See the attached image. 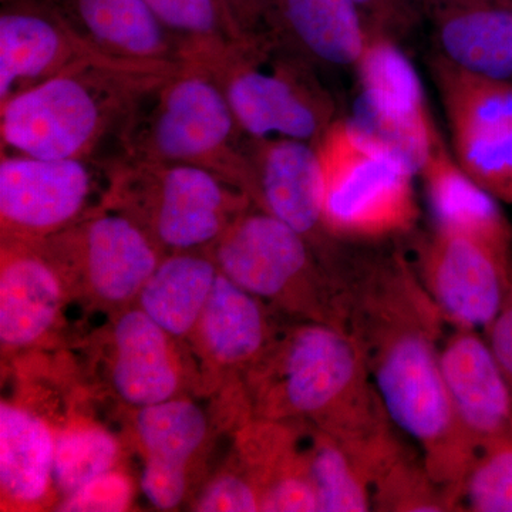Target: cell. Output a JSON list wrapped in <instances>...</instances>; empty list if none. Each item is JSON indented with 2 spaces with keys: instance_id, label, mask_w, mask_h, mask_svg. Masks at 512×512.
Masks as SVG:
<instances>
[{
  "instance_id": "ffe728a7",
  "label": "cell",
  "mask_w": 512,
  "mask_h": 512,
  "mask_svg": "<svg viewBox=\"0 0 512 512\" xmlns=\"http://www.w3.org/2000/svg\"><path fill=\"white\" fill-rule=\"evenodd\" d=\"M269 311L272 309L265 302L220 271L187 342L208 369L229 382H244L245 373L264 355L278 332Z\"/></svg>"
},
{
  "instance_id": "4dcf8cb0",
  "label": "cell",
  "mask_w": 512,
  "mask_h": 512,
  "mask_svg": "<svg viewBox=\"0 0 512 512\" xmlns=\"http://www.w3.org/2000/svg\"><path fill=\"white\" fill-rule=\"evenodd\" d=\"M463 510L512 512V433L477 457L461 491Z\"/></svg>"
},
{
  "instance_id": "9a60e30c",
  "label": "cell",
  "mask_w": 512,
  "mask_h": 512,
  "mask_svg": "<svg viewBox=\"0 0 512 512\" xmlns=\"http://www.w3.org/2000/svg\"><path fill=\"white\" fill-rule=\"evenodd\" d=\"M249 198L303 235L329 259L339 248L323 222L322 167L316 144L254 140Z\"/></svg>"
},
{
  "instance_id": "8fae6325",
  "label": "cell",
  "mask_w": 512,
  "mask_h": 512,
  "mask_svg": "<svg viewBox=\"0 0 512 512\" xmlns=\"http://www.w3.org/2000/svg\"><path fill=\"white\" fill-rule=\"evenodd\" d=\"M429 67L457 163L495 200L512 205V82L471 72L440 53Z\"/></svg>"
},
{
  "instance_id": "d590c367",
  "label": "cell",
  "mask_w": 512,
  "mask_h": 512,
  "mask_svg": "<svg viewBox=\"0 0 512 512\" xmlns=\"http://www.w3.org/2000/svg\"><path fill=\"white\" fill-rule=\"evenodd\" d=\"M245 36L275 35L271 0H222Z\"/></svg>"
},
{
  "instance_id": "5b68a950",
  "label": "cell",
  "mask_w": 512,
  "mask_h": 512,
  "mask_svg": "<svg viewBox=\"0 0 512 512\" xmlns=\"http://www.w3.org/2000/svg\"><path fill=\"white\" fill-rule=\"evenodd\" d=\"M208 252L222 274L269 308L345 330L348 289L338 265L255 204Z\"/></svg>"
},
{
  "instance_id": "9c48e42d",
  "label": "cell",
  "mask_w": 512,
  "mask_h": 512,
  "mask_svg": "<svg viewBox=\"0 0 512 512\" xmlns=\"http://www.w3.org/2000/svg\"><path fill=\"white\" fill-rule=\"evenodd\" d=\"M120 158L0 156V237L39 244L110 200Z\"/></svg>"
},
{
  "instance_id": "cb8c5ba5",
  "label": "cell",
  "mask_w": 512,
  "mask_h": 512,
  "mask_svg": "<svg viewBox=\"0 0 512 512\" xmlns=\"http://www.w3.org/2000/svg\"><path fill=\"white\" fill-rule=\"evenodd\" d=\"M56 431L23 404L0 403V493L3 510H39L55 490Z\"/></svg>"
},
{
  "instance_id": "7a4b0ae2",
  "label": "cell",
  "mask_w": 512,
  "mask_h": 512,
  "mask_svg": "<svg viewBox=\"0 0 512 512\" xmlns=\"http://www.w3.org/2000/svg\"><path fill=\"white\" fill-rule=\"evenodd\" d=\"M244 386L252 419L308 424L362 460L399 439L359 343L336 326L299 320L279 328Z\"/></svg>"
},
{
  "instance_id": "44dd1931",
  "label": "cell",
  "mask_w": 512,
  "mask_h": 512,
  "mask_svg": "<svg viewBox=\"0 0 512 512\" xmlns=\"http://www.w3.org/2000/svg\"><path fill=\"white\" fill-rule=\"evenodd\" d=\"M424 18L441 56L512 82V0H426Z\"/></svg>"
},
{
  "instance_id": "277c9868",
  "label": "cell",
  "mask_w": 512,
  "mask_h": 512,
  "mask_svg": "<svg viewBox=\"0 0 512 512\" xmlns=\"http://www.w3.org/2000/svg\"><path fill=\"white\" fill-rule=\"evenodd\" d=\"M252 143L210 70L187 64L140 100L117 138V157L205 168L249 197Z\"/></svg>"
},
{
  "instance_id": "d6a6232c",
  "label": "cell",
  "mask_w": 512,
  "mask_h": 512,
  "mask_svg": "<svg viewBox=\"0 0 512 512\" xmlns=\"http://www.w3.org/2000/svg\"><path fill=\"white\" fill-rule=\"evenodd\" d=\"M133 500V484L120 470L103 474L79 491L64 497L57 511H126Z\"/></svg>"
},
{
  "instance_id": "d6986e66",
  "label": "cell",
  "mask_w": 512,
  "mask_h": 512,
  "mask_svg": "<svg viewBox=\"0 0 512 512\" xmlns=\"http://www.w3.org/2000/svg\"><path fill=\"white\" fill-rule=\"evenodd\" d=\"M440 365L457 419L478 456L512 433V390L487 340L454 328L440 348Z\"/></svg>"
},
{
  "instance_id": "8992f818",
  "label": "cell",
  "mask_w": 512,
  "mask_h": 512,
  "mask_svg": "<svg viewBox=\"0 0 512 512\" xmlns=\"http://www.w3.org/2000/svg\"><path fill=\"white\" fill-rule=\"evenodd\" d=\"M207 69L252 140L318 144L339 119L316 64L278 35L244 37Z\"/></svg>"
},
{
  "instance_id": "1f68e13d",
  "label": "cell",
  "mask_w": 512,
  "mask_h": 512,
  "mask_svg": "<svg viewBox=\"0 0 512 512\" xmlns=\"http://www.w3.org/2000/svg\"><path fill=\"white\" fill-rule=\"evenodd\" d=\"M192 510L261 511V491L239 466L238 470L224 471L212 478L195 498Z\"/></svg>"
},
{
  "instance_id": "7402d4cb",
  "label": "cell",
  "mask_w": 512,
  "mask_h": 512,
  "mask_svg": "<svg viewBox=\"0 0 512 512\" xmlns=\"http://www.w3.org/2000/svg\"><path fill=\"white\" fill-rule=\"evenodd\" d=\"M101 52L127 62L185 66L183 47L146 0H46Z\"/></svg>"
},
{
  "instance_id": "f1b7e54d",
  "label": "cell",
  "mask_w": 512,
  "mask_h": 512,
  "mask_svg": "<svg viewBox=\"0 0 512 512\" xmlns=\"http://www.w3.org/2000/svg\"><path fill=\"white\" fill-rule=\"evenodd\" d=\"M120 441L109 429L89 419H73L56 430L53 481L60 497H69L84 485L116 470Z\"/></svg>"
},
{
  "instance_id": "4fadbf2b",
  "label": "cell",
  "mask_w": 512,
  "mask_h": 512,
  "mask_svg": "<svg viewBox=\"0 0 512 512\" xmlns=\"http://www.w3.org/2000/svg\"><path fill=\"white\" fill-rule=\"evenodd\" d=\"M414 271L454 328L493 323L510 284L512 264L474 239L436 227L416 244Z\"/></svg>"
},
{
  "instance_id": "4316f807",
  "label": "cell",
  "mask_w": 512,
  "mask_h": 512,
  "mask_svg": "<svg viewBox=\"0 0 512 512\" xmlns=\"http://www.w3.org/2000/svg\"><path fill=\"white\" fill-rule=\"evenodd\" d=\"M158 22L183 47L188 64L208 67L247 37L222 0H146Z\"/></svg>"
},
{
  "instance_id": "30bf717a",
  "label": "cell",
  "mask_w": 512,
  "mask_h": 512,
  "mask_svg": "<svg viewBox=\"0 0 512 512\" xmlns=\"http://www.w3.org/2000/svg\"><path fill=\"white\" fill-rule=\"evenodd\" d=\"M39 247L62 275L72 299L114 313L136 303L164 258L147 232L110 200Z\"/></svg>"
},
{
  "instance_id": "836d02e7",
  "label": "cell",
  "mask_w": 512,
  "mask_h": 512,
  "mask_svg": "<svg viewBox=\"0 0 512 512\" xmlns=\"http://www.w3.org/2000/svg\"><path fill=\"white\" fill-rule=\"evenodd\" d=\"M369 33L399 42L424 18L426 0H353Z\"/></svg>"
},
{
  "instance_id": "3957f363",
  "label": "cell",
  "mask_w": 512,
  "mask_h": 512,
  "mask_svg": "<svg viewBox=\"0 0 512 512\" xmlns=\"http://www.w3.org/2000/svg\"><path fill=\"white\" fill-rule=\"evenodd\" d=\"M183 67L90 64L30 87L0 103L2 153L100 156L104 144L117 143L140 100Z\"/></svg>"
},
{
  "instance_id": "f546056e",
  "label": "cell",
  "mask_w": 512,
  "mask_h": 512,
  "mask_svg": "<svg viewBox=\"0 0 512 512\" xmlns=\"http://www.w3.org/2000/svg\"><path fill=\"white\" fill-rule=\"evenodd\" d=\"M372 511H454L450 498L433 480L423 458L404 448L372 481Z\"/></svg>"
},
{
  "instance_id": "6da1fadb",
  "label": "cell",
  "mask_w": 512,
  "mask_h": 512,
  "mask_svg": "<svg viewBox=\"0 0 512 512\" xmlns=\"http://www.w3.org/2000/svg\"><path fill=\"white\" fill-rule=\"evenodd\" d=\"M346 332L359 343L387 414L419 443L430 476L460 511L478 453L457 419L440 365L446 319L400 252H349Z\"/></svg>"
},
{
  "instance_id": "2e32d148",
  "label": "cell",
  "mask_w": 512,
  "mask_h": 512,
  "mask_svg": "<svg viewBox=\"0 0 512 512\" xmlns=\"http://www.w3.org/2000/svg\"><path fill=\"white\" fill-rule=\"evenodd\" d=\"M134 434L143 453L140 487L157 510L180 507L187 498L195 463L211 439V419L201 406L180 396L141 407Z\"/></svg>"
},
{
  "instance_id": "484cf974",
  "label": "cell",
  "mask_w": 512,
  "mask_h": 512,
  "mask_svg": "<svg viewBox=\"0 0 512 512\" xmlns=\"http://www.w3.org/2000/svg\"><path fill=\"white\" fill-rule=\"evenodd\" d=\"M217 262L208 251L165 255L134 305L177 340H188L210 299Z\"/></svg>"
},
{
  "instance_id": "5bb4252c",
  "label": "cell",
  "mask_w": 512,
  "mask_h": 512,
  "mask_svg": "<svg viewBox=\"0 0 512 512\" xmlns=\"http://www.w3.org/2000/svg\"><path fill=\"white\" fill-rule=\"evenodd\" d=\"M90 64L148 63L127 62L101 52L46 0H2L0 103Z\"/></svg>"
},
{
  "instance_id": "52a82bcc",
  "label": "cell",
  "mask_w": 512,
  "mask_h": 512,
  "mask_svg": "<svg viewBox=\"0 0 512 512\" xmlns=\"http://www.w3.org/2000/svg\"><path fill=\"white\" fill-rule=\"evenodd\" d=\"M323 222L339 242L409 234L419 220L413 177L402 157L349 119L339 117L318 144Z\"/></svg>"
},
{
  "instance_id": "e575fe53",
  "label": "cell",
  "mask_w": 512,
  "mask_h": 512,
  "mask_svg": "<svg viewBox=\"0 0 512 512\" xmlns=\"http://www.w3.org/2000/svg\"><path fill=\"white\" fill-rule=\"evenodd\" d=\"M485 333L495 360L512 390V276L500 312Z\"/></svg>"
},
{
  "instance_id": "7c38bea8",
  "label": "cell",
  "mask_w": 512,
  "mask_h": 512,
  "mask_svg": "<svg viewBox=\"0 0 512 512\" xmlns=\"http://www.w3.org/2000/svg\"><path fill=\"white\" fill-rule=\"evenodd\" d=\"M355 72L359 100L349 120L420 173L441 137L412 62L399 42L369 33Z\"/></svg>"
},
{
  "instance_id": "ba28073f",
  "label": "cell",
  "mask_w": 512,
  "mask_h": 512,
  "mask_svg": "<svg viewBox=\"0 0 512 512\" xmlns=\"http://www.w3.org/2000/svg\"><path fill=\"white\" fill-rule=\"evenodd\" d=\"M110 202L127 212L164 256L208 251L254 204L247 192L205 168L121 158Z\"/></svg>"
},
{
  "instance_id": "d4e9b609",
  "label": "cell",
  "mask_w": 512,
  "mask_h": 512,
  "mask_svg": "<svg viewBox=\"0 0 512 512\" xmlns=\"http://www.w3.org/2000/svg\"><path fill=\"white\" fill-rule=\"evenodd\" d=\"M275 35L315 64L355 69L369 40L353 0H271Z\"/></svg>"
},
{
  "instance_id": "83f0119b",
  "label": "cell",
  "mask_w": 512,
  "mask_h": 512,
  "mask_svg": "<svg viewBox=\"0 0 512 512\" xmlns=\"http://www.w3.org/2000/svg\"><path fill=\"white\" fill-rule=\"evenodd\" d=\"M308 461L319 511L372 510L369 473L335 437L312 427L308 440Z\"/></svg>"
},
{
  "instance_id": "603a6c76",
  "label": "cell",
  "mask_w": 512,
  "mask_h": 512,
  "mask_svg": "<svg viewBox=\"0 0 512 512\" xmlns=\"http://www.w3.org/2000/svg\"><path fill=\"white\" fill-rule=\"evenodd\" d=\"M436 227L480 242L512 264V225L497 201L448 153L443 141L420 170Z\"/></svg>"
},
{
  "instance_id": "e0dca14e",
  "label": "cell",
  "mask_w": 512,
  "mask_h": 512,
  "mask_svg": "<svg viewBox=\"0 0 512 512\" xmlns=\"http://www.w3.org/2000/svg\"><path fill=\"white\" fill-rule=\"evenodd\" d=\"M69 288L39 244L2 241L0 345L3 356L40 346L55 333Z\"/></svg>"
},
{
  "instance_id": "ac0fdd59",
  "label": "cell",
  "mask_w": 512,
  "mask_h": 512,
  "mask_svg": "<svg viewBox=\"0 0 512 512\" xmlns=\"http://www.w3.org/2000/svg\"><path fill=\"white\" fill-rule=\"evenodd\" d=\"M177 342L136 305L117 312L106 359L114 396L134 410L180 397L187 370Z\"/></svg>"
}]
</instances>
